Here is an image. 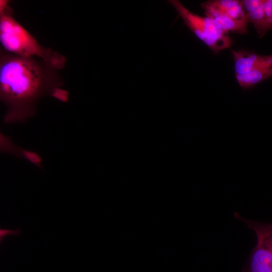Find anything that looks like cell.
I'll list each match as a JSON object with an SVG mask.
<instances>
[{
    "instance_id": "6da1fadb",
    "label": "cell",
    "mask_w": 272,
    "mask_h": 272,
    "mask_svg": "<svg viewBox=\"0 0 272 272\" xmlns=\"http://www.w3.org/2000/svg\"><path fill=\"white\" fill-rule=\"evenodd\" d=\"M0 55V98L6 105L5 123L24 122L35 113L38 100L53 96L66 101V91L58 70L43 59L17 55L3 50Z\"/></svg>"
},
{
    "instance_id": "7a4b0ae2",
    "label": "cell",
    "mask_w": 272,
    "mask_h": 272,
    "mask_svg": "<svg viewBox=\"0 0 272 272\" xmlns=\"http://www.w3.org/2000/svg\"><path fill=\"white\" fill-rule=\"evenodd\" d=\"M8 1H0V42L3 50L24 57L43 59L57 70L63 69L66 59L51 48L42 46L13 17Z\"/></svg>"
},
{
    "instance_id": "3957f363",
    "label": "cell",
    "mask_w": 272,
    "mask_h": 272,
    "mask_svg": "<svg viewBox=\"0 0 272 272\" xmlns=\"http://www.w3.org/2000/svg\"><path fill=\"white\" fill-rule=\"evenodd\" d=\"M169 2L176 10L185 24L215 54L230 48L232 41L228 32L220 28L212 20L193 13L178 0H171Z\"/></svg>"
},
{
    "instance_id": "277c9868",
    "label": "cell",
    "mask_w": 272,
    "mask_h": 272,
    "mask_svg": "<svg viewBox=\"0 0 272 272\" xmlns=\"http://www.w3.org/2000/svg\"><path fill=\"white\" fill-rule=\"evenodd\" d=\"M206 17L220 28L229 33L247 32V19L240 3L237 0H212L201 4Z\"/></svg>"
},
{
    "instance_id": "5b68a950",
    "label": "cell",
    "mask_w": 272,
    "mask_h": 272,
    "mask_svg": "<svg viewBox=\"0 0 272 272\" xmlns=\"http://www.w3.org/2000/svg\"><path fill=\"white\" fill-rule=\"evenodd\" d=\"M234 217L243 221L256 236V244L242 272H272V223H259L244 219L236 212Z\"/></svg>"
},
{
    "instance_id": "8992f818",
    "label": "cell",
    "mask_w": 272,
    "mask_h": 272,
    "mask_svg": "<svg viewBox=\"0 0 272 272\" xmlns=\"http://www.w3.org/2000/svg\"><path fill=\"white\" fill-rule=\"evenodd\" d=\"M236 80L244 89L252 88L257 84L272 77V54L264 58L246 74L235 76Z\"/></svg>"
},
{
    "instance_id": "52a82bcc",
    "label": "cell",
    "mask_w": 272,
    "mask_h": 272,
    "mask_svg": "<svg viewBox=\"0 0 272 272\" xmlns=\"http://www.w3.org/2000/svg\"><path fill=\"white\" fill-rule=\"evenodd\" d=\"M240 2L245 12L248 23L254 25L259 38L262 37L268 31L263 0H243Z\"/></svg>"
},
{
    "instance_id": "ba28073f",
    "label": "cell",
    "mask_w": 272,
    "mask_h": 272,
    "mask_svg": "<svg viewBox=\"0 0 272 272\" xmlns=\"http://www.w3.org/2000/svg\"><path fill=\"white\" fill-rule=\"evenodd\" d=\"M234 61L235 76L246 74L260 62L265 55H261L254 52L232 50Z\"/></svg>"
},
{
    "instance_id": "9c48e42d",
    "label": "cell",
    "mask_w": 272,
    "mask_h": 272,
    "mask_svg": "<svg viewBox=\"0 0 272 272\" xmlns=\"http://www.w3.org/2000/svg\"><path fill=\"white\" fill-rule=\"evenodd\" d=\"M265 14V24L267 31L272 30V0H263Z\"/></svg>"
},
{
    "instance_id": "30bf717a",
    "label": "cell",
    "mask_w": 272,
    "mask_h": 272,
    "mask_svg": "<svg viewBox=\"0 0 272 272\" xmlns=\"http://www.w3.org/2000/svg\"><path fill=\"white\" fill-rule=\"evenodd\" d=\"M22 231L20 228L16 229H10L7 228L0 229V243L1 245L3 242L4 238L7 236H18L21 234Z\"/></svg>"
}]
</instances>
